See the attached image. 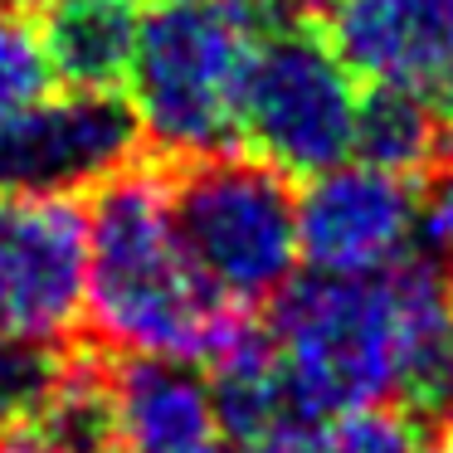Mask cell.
Returning a JSON list of instances; mask_svg holds the SVG:
<instances>
[{
    "instance_id": "6da1fadb",
    "label": "cell",
    "mask_w": 453,
    "mask_h": 453,
    "mask_svg": "<svg viewBox=\"0 0 453 453\" xmlns=\"http://www.w3.org/2000/svg\"><path fill=\"white\" fill-rule=\"evenodd\" d=\"M93 332L132 361H215L244 312L210 288L176 225L171 186L122 171L88 210V307Z\"/></svg>"
},
{
    "instance_id": "7a4b0ae2",
    "label": "cell",
    "mask_w": 453,
    "mask_h": 453,
    "mask_svg": "<svg viewBox=\"0 0 453 453\" xmlns=\"http://www.w3.org/2000/svg\"><path fill=\"white\" fill-rule=\"evenodd\" d=\"M264 30V0H157L142 11L122 83L151 147L186 161L234 147Z\"/></svg>"
},
{
    "instance_id": "3957f363",
    "label": "cell",
    "mask_w": 453,
    "mask_h": 453,
    "mask_svg": "<svg viewBox=\"0 0 453 453\" xmlns=\"http://www.w3.org/2000/svg\"><path fill=\"white\" fill-rule=\"evenodd\" d=\"M176 225L196 268L225 303L258 307L297 273V196L283 171L258 157H200L171 186Z\"/></svg>"
},
{
    "instance_id": "277c9868",
    "label": "cell",
    "mask_w": 453,
    "mask_h": 453,
    "mask_svg": "<svg viewBox=\"0 0 453 453\" xmlns=\"http://www.w3.org/2000/svg\"><path fill=\"white\" fill-rule=\"evenodd\" d=\"M365 93L312 25H268L244 83L239 137L283 176H322L356 157Z\"/></svg>"
},
{
    "instance_id": "5b68a950",
    "label": "cell",
    "mask_w": 453,
    "mask_h": 453,
    "mask_svg": "<svg viewBox=\"0 0 453 453\" xmlns=\"http://www.w3.org/2000/svg\"><path fill=\"white\" fill-rule=\"evenodd\" d=\"M137 118L118 93H44L0 122V196H50L103 190L132 166Z\"/></svg>"
},
{
    "instance_id": "8992f818",
    "label": "cell",
    "mask_w": 453,
    "mask_h": 453,
    "mask_svg": "<svg viewBox=\"0 0 453 453\" xmlns=\"http://www.w3.org/2000/svg\"><path fill=\"white\" fill-rule=\"evenodd\" d=\"M88 307V215L50 196H0V326L59 346Z\"/></svg>"
},
{
    "instance_id": "52a82bcc",
    "label": "cell",
    "mask_w": 453,
    "mask_h": 453,
    "mask_svg": "<svg viewBox=\"0 0 453 453\" xmlns=\"http://www.w3.org/2000/svg\"><path fill=\"white\" fill-rule=\"evenodd\" d=\"M419 229L424 200L414 180L356 157L312 176L297 196V244L312 273H380L414 254Z\"/></svg>"
},
{
    "instance_id": "ba28073f",
    "label": "cell",
    "mask_w": 453,
    "mask_h": 453,
    "mask_svg": "<svg viewBox=\"0 0 453 453\" xmlns=\"http://www.w3.org/2000/svg\"><path fill=\"white\" fill-rule=\"evenodd\" d=\"M326 40L371 93L453 127V0H336Z\"/></svg>"
},
{
    "instance_id": "9c48e42d",
    "label": "cell",
    "mask_w": 453,
    "mask_h": 453,
    "mask_svg": "<svg viewBox=\"0 0 453 453\" xmlns=\"http://www.w3.org/2000/svg\"><path fill=\"white\" fill-rule=\"evenodd\" d=\"M118 453H239L219 429L210 385L180 361H132L112 380Z\"/></svg>"
},
{
    "instance_id": "30bf717a",
    "label": "cell",
    "mask_w": 453,
    "mask_h": 453,
    "mask_svg": "<svg viewBox=\"0 0 453 453\" xmlns=\"http://www.w3.org/2000/svg\"><path fill=\"white\" fill-rule=\"evenodd\" d=\"M210 400H215L225 439L239 453H288L317 424V414L288 385L268 336L249 326L215 356Z\"/></svg>"
},
{
    "instance_id": "8fae6325",
    "label": "cell",
    "mask_w": 453,
    "mask_h": 453,
    "mask_svg": "<svg viewBox=\"0 0 453 453\" xmlns=\"http://www.w3.org/2000/svg\"><path fill=\"white\" fill-rule=\"evenodd\" d=\"M142 11L132 0H59L44 20V50H50L54 79L69 88L112 93L127 79L132 44H137Z\"/></svg>"
},
{
    "instance_id": "7c38bea8",
    "label": "cell",
    "mask_w": 453,
    "mask_h": 453,
    "mask_svg": "<svg viewBox=\"0 0 453 453\" xmlns=\"http://www.w3.org/2000/svg\"><path fill=\"white\" fill-rule=\"evenodd\" d=\"M0 453H118L112 385L88 365L59 371L35 410L0 429Z\"/></svg>"
},
{
    "instance_id": "4fadbf2b",
    "label": "cell",
    "mask_w": 453,
    "mask_h": 453,
    "mask_svg": "<svg viewBox=\"0 0 453 453\" xmlns=\"http://www.w3.org/2000/svg\"><path fill=\"white\" fill-rule=\"evenodd\" d=\"M288 453H434V439L404 404H361L322 414Z\"/></svg>"
},
{
    "instance_id": "5bb4252c",
    "label": "cell",
    "mask_w": 453,
    "mask_h": 453,
    "mask_svg": "<svg viewBox=\"0 0 453 453\" xmlns=\"http://www.w3.org/2000/svg\"><path fill=\"white\" fill-rule=\"evenodd\" d=\"M443 122H434L424 108L404 98H385V93H371L361 112V137H356V161H371V166L400 171V176H414L419 166L439 161L443 151Z\"/></svg>"
},
{
    "instance_id": "9a60e30c",
    "label": "cell",
    "mask_w": 453,
    "mask_h": 453,
    "mask_svg": "<svg viewBox=\"0 0 453 453\" xmlns=\"http://www.w3.org/2000/svg\"><path fill=\"white\" fill-rule=\"evenodd\" d=\"M54 93V64L44 35L20 15H0V122Z\"/></svg>"
},
{
    "instance_id": "2e32d148",
    "label": "cell",
    "mask_w": 453,
    "mask_h": 453,
    "mask_svg": "<svg viewBox=\"0 0 453 453\" xmlns=\"http://www.w3.org/2000/svg\"><path fill=\"white\" fill-rule=\"evenodd\" d=\"M54 375L59 365L44 346H30L0 326V429H11L25 410H35L54 385Z\"/></svg>"
},
{
    "instance_id": "e0dca14e",
    "label": "cell",
    "mask_w": 453,
    "mask_h": 453,
    "mask_svg": "<svg viewBox=\"0 0 453 453\" xmlns=\"http://www.w3.org/2000/svg\"><path fill=\"white\" fill-rule=\"evenodd\" d=\"M424 234L434 239V249H443L453 258V151L439 161L429 196H424Z\"/></svg>"
},
{
    "instance_id": "ac0fdd59",
    "label": "cell",
    "mask_w": 453,
    "mask_h": 453,
    "mask_svg": "<svg viewBox=\"0 0 453 453\" xmlns=\"http://www.w3.org/2000/svg\"><path fill=\"white\" fill-rule=\"evenodd\" d=\"M264 5H278V11H293V15H307V11H332L336 0H264Z\"/></svg>"
},
{
    "instance_id": "d6986e66",
    "label": "cell",
    "mask_w": 453,
    "mask_h": 453,
    "mask_svg": "<svg viewBox=\"0 0 453 453\" xmlns=\"http://www.w3.org/2000/svg\"><path fill=\"white\" fill-rule=\"evenodd\" d=\"M434 453H453V434H449V439H443V443H439V449H434Z\"/></svg>"
},
{
    "instance_id": "ffe728a7",
    "label": "cell",
    "mask_w": 453,
    "mask_h": 453,
    "mask_svg": "<svg viewBox=\"0 0 453 453\" xmlns=\"http://www.w3.org/2000/svg\"><path fill=\"white\" fill-rule=\"evenodd\" d=\"M30 5H59V0H30Z\"/></svg>"
}]
</instances>
